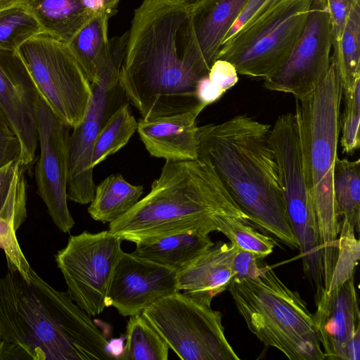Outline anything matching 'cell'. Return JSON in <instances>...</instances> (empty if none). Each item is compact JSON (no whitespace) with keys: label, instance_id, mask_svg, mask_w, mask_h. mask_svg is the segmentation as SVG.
Listing matches in <instances>:
<instances>
[{"label":"cell","instance_id":"1","mask_svg":"<svg viewBox=\"0 0 360 360\" xmlns=\"http://www.w3.org/2000/svg\"><path fill=\"white\" fill-rule=\"evenodd\" d=\"M191 12L185 0H143L134 11L119 86L144 120L206 108L197 86L210 68Z\"/></svg>","mask_w":360,"mask_h":360},{"label":"cell","instance_id":"2","mask_svg":"<svg viewBox=\"0 0 360 360\" xmlns=\"http://www.w3.org/2000/svg\"><path fill=\"white\" fill-rule=\"evenodd\" d=\"M0 278V360H110V342L86 311L32 268Z\"/></svg>","mask_w":360,"mask_h":360},{"label":"cell","instance_id":"3","mask_svg":"<svg viewBox=\"0 0 360 360\" xmlns=\"http://www.w3.org/2000/svg\"><path fill=\"white\" fill-rule=\"evenodd\" d=\"M271 127L246 115L198 127V157L212 165L250 222L298 249L283 202Z\"/></svg>","mask_w":360,"mask_h":360},{"label":"cell","instance_id":"4","mask_svg":"<svg viewBox=\"0 0 360 360\" xmlns=\"http://www.w3.org/2000/svg\"><path fill=\"white\" fill-rule=\"evenodd\" d=\"M216 215L250 221L233 201L205 158L167 160L150 191L108 231L134 243L195 229L218 231Z\"/></svg>","mask_w":360,"mask_h":360},{"label":"cell","instance_id":"5","mask_svg":"<svg viewBox=\"0 0 360 360\" xmlns=\"http://www.w3.org/2000/svg\"><path fill=\"white\" fill-rule=\"evenodd\" d=\"M343 89L335 63L314 91L295 100L304 175L317 217L323 269L333 271L338 256L341 219L333 200V178L340 135Z\"/></svg>","mask_w":360,"mask_h":360},{"label":"cell","instance_id":"6","mask_svg":"<svg viewBox=\"0 0 360 360\" xmlns=\"http://www.w3.org/2000/svg\"><path fill=\"white\" fill-rule=\"evenodd\" d=\"M248 329L290 360H323L313 314L299 292L267 265L255 278H235L228 288Z\"/></svg>","mask_w":360,"mask_h":360},{"label":"cell","instance_id":"7","mask_svg":"<svg viewBox=\"0 0 360 360\" xmlns=\"http://www.w3.org/2000/svg\"><path fill=\"white\" fill-rule=\"evenodd\" d=\"M313 0H285L264 18L226 40L217 59L238 74L266 78L285 63L305 26Z\"/></svg>","mask_w":360,"mask_h":360},{"label":"cell","instance_id":"8","mask_svg":"<svg viewBox=\"0 0 360 360\" xmlns=\"http://www.w3.org/2000/svg\"><path fill=\"white\" fill-rule=\"evenodd\" d=\"M142 314L184 360H239L228 342L220 311L180 291L165 296Z\"/></svg>","mask_w":360,"mask_h":360},{"label":"cell","instance_id":"9","mask_svg":"<svg viewBox=\"0 0 360 360\" xmlns=\"http://www.w3.org/2000/svg\"><path fill=\"white\" fill-rule=\"evenodd\" d=\"M18 52L53 112L72 129L77 126L86 112L92 86L68 44L42 32Z\"/></svg>","mask_w":360,"mask_h":360},{"label":"cell","instance_id":"10","mask_svg":"<svg viewBox=\"0 0 360 360\" xmlns=\"http://www.w3.org/2000/svg\"><path fill=\"white\" fill-rule=\"evenodd\" d=\"M122 240L108 230L71 236L55 260L70 298L90 316L109 307L108 293L122 253Z\"/></svg>","mask_w":360,"mask_h":360},{"label":"cell","instance_id":"11","mask_svg":"<svg viewBox=\"0 0 360 360\" xmlns=\"http://www.w3.org/2000/svg\"><path fill=\"white\" fill-rule=\"evenodd\" d=\"M333 32L326 0H313L297 42L283 65L264 79L270 91L290 94L295 100L309 96L327 73Z\"/></svg>","mask_w":360,"mask_h":360},{"label":"cell","instance_id":"12","mask_svg":"<svg viewBox=\"0 0 360 360\" xmlns=\"http://www.w3.org/2000/svg\"><path fill=\"white\" fill-rule=\"evenodd\" d=\"M36 117L40 156L35 168L39 194L58 229L68 233L75 226L68 207L70 126L52 110L39 92Z\"/></svg>","mask_w":360,"mask_h":360},{"label":"cell","instance_id":"13","mask_svg":"<svg viewBox=\"0 0 360 360\" xmlns=\"http://www.w3.org/2000/svg\"><path fill=\"white\" fill-rule=\"evenodd\" d=\"M354 277L327 291L315 289L314 316L325 359H360V312Z\"/></svg>","mask_w":360,"mask_h":360},{"label":"cell","instance_id":"14","mask_svg":"<svg viewBox=\"0 0 360 360\" xmlns=\"http://www.w3.org/2000/svg\"><path fill=\"white\" fill-rule=\"evenodd\" d=\"M92 96L83 120L70 134L68 143V199L82 205L92 200L96 184L91 159L96 136L115 110L119 84H91Z\"/></svg>","mask_w":360,"mask_h":360},{"label":"cell","instance_id":"15","mask_svg":"<svg viewBox=\"0 0 360 360\" xmlns=\"http://www.w3.org/2000/svg\"><path fill=\"white\" fill-rule=\"evenodd\" d=\"M177 273L132 252H122L108 293L109 306L123 316L141 314L159 299L179 292Z\"/></svg>","mask_w":360,"mask_h":360},{"label":"cell","instance_id":"16","mask_svg":"<svg viewBox=\"0 0 360 360\" xmlns=\"http://www.w3.org/2000/svg\"><path fill=\"white\" fill-rule=\"evenodd\" d=\"M38 94L18 52L0 49V108L19 139L20 161L25 167L33 162L37 146Z\"/></svg>","mask_w":360,"mask_h":360},{"label":"cell","instance_id":"17","mask_svg":"<svg viewBox=\"0 0 360 360\" xmlns=\"http://www.w3.org/2000/svg\"><path fill=\"white\" fill-rule=\"evenodd\" d=\"M205 109L151 120L141 118L137 132L146 150L155 158L167 160H188L198 158L197 117Z\"/></svg>","mask_w":360,"mask_h":360},{"label":"cell","instance_id":"18","mask_svg":"<svg viewBox=\"0 0 360 360\" xmlns=\"http://www.w3.org/2000/svg\"><path fill=\"white\" fill-rule=\"evenodd\" d=\"M237 248L219 241L177 273L179 291L211 304L214 297L227 290L234 279L233 260Z\"/></svg>","mask_w":360,"mask_h":360},{"label":"cell","instance_id":"19","mask_svg":"<svg viewBox=\"0 0 360 360\" xmlns=\"http://www.w3.org/2000/svg\"><path fill=\"white\" fill-rule=\"evenodd\" d=\"M249 0H202L191 4V22L201 53L210 68Z\"/></svg>","mask_w":360,"mask_h":360},{"label":"cell","instance_id":"20","mask_svg":"<svg viewBox=\"0 0 360 360\" xmlns=\"http://www.w3.org/2000/svg\"><path fill=\"white\" fill-rule=\"evenodd\" d=\"M44 32L68 44L77 32L104 11L103 0H25Z\"/></svg>","mask_w":360,"mask_h":360},{"label":"cell","instance_id":"21","mask_svg":"<svg viewBox=\"0 0 360 360\" xmlns=\"http://www.w3.org/2000/svg\"><path fill=\"white\" fill-rule=\"evenodd\" d=\"M210 233L195 229L162 236L135 243L132 253L179 272L214 244Z\"/></svg>","mask_w":360,"mask_h":360},{"label":"cell","instance_id":"22","mask_svg":"<svg viewBox=\"0 0 360 360\" xmlns=\"http://www.w3.org/2000/svg\"><path fill=\"white\" fill-rule=\"evenodd\" d=\"M143 192V186L129 183L120 174H110L96 186L88 212L93 219L110 224L131 210Z\"/></svg>","mask_w":360,"mask_h":360},{"label":"cell","instance_id":"23","mask_svg":"<svg viewBox=\"0 0 360 360\" xmlns=\"http://www.w3.org/2000/svg\"><path fill=\"white\" fill-rule=\"evenodd\" d=\"M333 193L338 217L346 220L356 232L360 219V160L337 157L333 171Z\"/></svg>","mask_w":360,"mask_h":360},{"label":"cell","instance_id":"24","mask_svg":"<svg viewBox=\"0 0 360 360\" xmlns=\"http://www.w3.org/2000/svg\"><path fill=\"white\" fill-rule=\"evenodd\" d=\"M331 58L341 79L343 94L352 92L360 80V3L352 9L340 39L333 43Z\"/></svg>","mask_w":360,"mask_h":360},{"label":"cell","instance_id":"25","mask_svg":"<svg viewBox=\"0 0 360 360\" xmlns=\"http://www.w3.org/2000/svg\"><path fill=\"white\" fill-rule=\"evenodd\" d=\"M169 346L141 314L129 316L126 342L120 359L124 360H167Z\"/></svg>","mask_w":360,"mask_h":360},{"label":"cell","instance_id":"26","mask_svg":"<svg viewBox=\"0 0 360 360\" xmlns=\"http://www.w3.org/2000/svg\"><path fill=\"white\" fill-rule=\"evenodd\" d=\"M20 161L0 168V217L18 231L27 219V188Z\"/></svg>","mask_w":360,"mask_h":360},{"label":"cell","instance_id":"27","mask_svg":"<svg viewBox=\"0 0 360 360\" xmlns=\"http://www.w3.org/2000/svg\"><path fill=\"white\" fill-rule=\"evenodd\" d=\"M137 127L138 122L129 105L120 104L107 118L96 136L91 159L93 167L123 148Z\"/></svg>","mask_w":360,"mask_h":360},{"label":"cell","instance_id":"28","mask_svg":"<svg viewBox=\"0 0 360 360\" xmlns=\"http://www.w3.org/2000/svg\"><path fill=\"white\" fill-rule=\"evenodd\" d=\"M42 32L36 17L23 4L0 11V49L18 52L25 41Z\"/></svg>","mask_w":360,"mask_h":360},{"label":"cell","instance_id":"29","mask_svg":"<svg viewBox=\"0 0 360 360\" xmlns=\"http://www.w3.org/2000/svg\"><path fill=\"white\" fill-rule=\"evenodd\" d=\"M214 221L218 231L237 248L254 253L262 259L273 252V238L255 230L248 224L250 221L228 215H216Z\"/></svg>","mask_w":360,"mask_h":360},{"label":"cell","instance_id":"30","mask_svg":"<svg viewBox=\"0 0 360 360\" xmlns=\"http://www.w3.org/2000/svg\"><path fill=\"white\" fill-rule=\"evenodd\" d=\"M355 232L354 227L342 219L337 259L327 291L354 277L360 257V242Z\"/></svg>","mask_w":360,"mask_h":360},{"label":"cell","instance_id":"31","mask_svg":"<svg viewBox=\"0 0 360 360\" xmlns=\"http://www.w3.org/2000/svg\"><path fill=\"white\" fill-rule=\"evenodd\" d=\"M343 95L345 106L340 126V145L343 153L351 155L360 146V80L356 82L352 93Z\"/></svg>","mask_w":360,"mask_h":360},{"label":"cell","instance_id":"32","mask_svg":"<svg viewBox=\"0 0 360 360\" xmlns=\"http://www.w3.org/2000/svg\"><path fill=\"white\" fill-rule=\"evenodd\" d=\"M16 232L9 222L0 217V249L6 255L8 269L19 271L29 281L31 266L19 245Z\"/></svg>","mask_w":360,"mask_h":360},{"label":"cell","instance_id":"33","mask_svg":"<svg viewBox=\"0 0 360 360\" xmlns=\"http://www.w3.org/2000/svg\"><path fill=\"white\" fill-rule=\"evenodd\" d=\"M285 0H249L245 8L230 29L224 43L239 30L245 29L264 18Z\"/></svg>","mask_w":360,"mask_h":360},{"label":"cell","instance_id":"34","mask_svg":"<svg viewBox=\"0 0 360 360\" xmlns=\"http://www.w3.org/2000/svg\"><path fill=\"white\" fill-rule=\"evenodd\" d=\"M20 158L21 146L19 139L0 108V168L11 162L20 161Z\"/></svg>","mask_w":360,"mask_h":360},{"label":"cell","instance_id":"35","mask_svg":"<svg viewBox=\"0 0 360 360\" xmlns=\"http://www.w3.org/2000/svg\"><path fill=\"white\" fill-rule=\"evenodd\" d=\"M238 75L231 63L217 59L210 69L207 79L210 86L221 96L238 82Z\"/></svg>","mask_w":360,"mask_h":360},{"label":"cell","instance_id":"36","mask_svg":"<svg viewBox=\"0 0 360 360\" xmlns=\"http://www.w3.org/2000/svg\"><path fill=\"white\" fill-rule=\"evenodd\" d=\"M333 32V43L338 42L342 34L348 16L360 0H326Z\"/></svg>","mask_w":360,"mask_h":360},{"label":"cell","instance_id":"37","mask_svg":"<svg viewBox=\"0 0 360 360\" xmlns=\"http://www.w3.org/2000/svg\"><path fill=\"white\" fill-rule=\"evenodd\" d=\"M262 260L254 253L237 248L233 260L234 278L256 277L264 266Z\"/></svg>","mask_w":360,"mask_h":360},{"label":"cell","instance_id":"38","mask_svg":"<svg viewBox=\"0 0 360 360\" xmlns=\"http://www.w3.org/2000/svg\"><path fill=\"white\" fill-rule=\"evenodd\" d=\"M120 0H103L104 11L111 18L115 14Z\"/></svg>","mask_w":360,"mask_h":360},{"label":"cell","instance_id":"39","mask_svg":"<svg viewBox=\"0 0 360 360\" xmlns=\"http://www.w3.org/2000/svg\"><path fill=\"white\" fill-rule=\"evenodd\" d=\"M25 0H0V11L11 6L23 4Z\"/></svg>","mask_w":360,"mask_h":360},{"label":"cell","instance_id":"40","mask_svg":"<svg viewBox=\"0 0 360 360\" xmlns=\"http://www.w3.org/2000/svg\"><path fill=\"white\" fill-rule=\"evenodd\" d=\"M185 1L189 4H195V3L199 2L202 0H185Z\"/></svg>","mask_w":360,"mask_h":360}]
</instances>
